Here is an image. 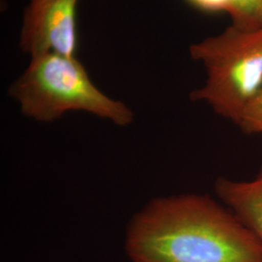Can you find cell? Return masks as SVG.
Listing matches in <instances>:
<instances>
[{
	"label": "cell",
	"mask_w": 262,
	"mask_h": 262,
	"mask_svg": "<svg viewBox=\"0 0 262 262\" xmlns=\"http://www.w3.org/2000/svg\"><path fill=\"white\" fill-rule=\"evenodd\" d=\"M227 14L235 28L245 30L262 28V0H233Z\"/></svg>",
	"instance_id": "obj_6"
},
{
	"label": "cell",
	"mask_w": 262,
	"mask_h": 262,
	"mask_svg": "<svg viewBox=\"0 0 262 262\" xmlns=\"http://www.w3.org/2000/svg\"><path fill=\"white\" fill-rule=\"evenodd\" d=\"M20 113L40 122H52L66 113L86 112L118 126L134 120L130 108L101 92L76 56L54 53L31 56L28 68L8 90Z\"/></svg>",
	"instance_id": "obj_2"
},
{
	"label": "cell",
	"mask_w": 262,
	"mask_h": 262,
	"mask_svg": "<svg viewBox=\"0 0 262 262\" xmlns=\"http://www.w3.org/2000/svg\"><path fill=\"white\" fill-rule=\"evenodd\" d=\"M125 249L132 262H262V245L211 197L151 200L132 217Z\"/></svg>",
	"instance_id": "obj_1"
},
{
	"label": "cell",
	"mask_w": 262,
	"mask_h": 262,
	"mask_svg": "<svg viewBox=\"0 0 262 262\" xmlns=\"http://www.w3.org/2000/svg\"><path fill=\"white\" fill-rule=\"evenodd\" d=\"M238 125L246 133H262V86L245 108Z\"/></svg>",
	"instance_id": "obj_7"
},
{
	"label": "cell",
	"mask_w": 262,
	"mask_h": 262,
	"mask_svg": "<svg viewBox=\"0 0 262 262\" xmlns=\"http://www.w3.org/2000/svg\"><path fill=\"white\" fill-rule=\"evenodd\" d=\"M216 194L262 245V171L250 182L219 179Z\"/></svg>",
	"instance_id": "obj_5"
},
{
	"label": "cell",
	"mask_w": 262,
	"mask_h": 262,
	"mask_svg": "<svg viewBox=\"0 0 262 262\" xmlns=\"http://www.w3.org/2000/svg\"><path fill=\"white\" fill-rule=\"evenodd\" d=\"M190 56L206 69L204 85L190 94L236 124L262 86V28L230 26L219 35L189 46Z\"/></svg>",
	"instance_id": "obj_3"
},
{
	"label": "cell",
	"mask_w": 262,
	"mask_h": 262,
	"mask_svg": "<svg viewBox=\"0 0 262 262\" xmlns=\"http://www.w3.org/2000/svg\"><path fill=\"white\" fill-rule=\"evenodd\" d=\"M190 4L199 9L209 12H225L228 13L233 0H187Z\"/></svg>",
	"instance_id": "obj_8"
},
{
	"label": "cell",
	"mask_w": 262,
	"mask_h": 262,
	"mask_svg": "<svg viewBox=\"0 0 262 262\" xmlns=\"http://www.w3.org/2000/svg\"><path fill=\"white\" fill-rule=\"evenodd\" d=\"M79 0H30L19 33L20 50L30 56L54 53L76 56Z\"/></svg>",
	"instance_id": "obj_4"
}]
</instances>
